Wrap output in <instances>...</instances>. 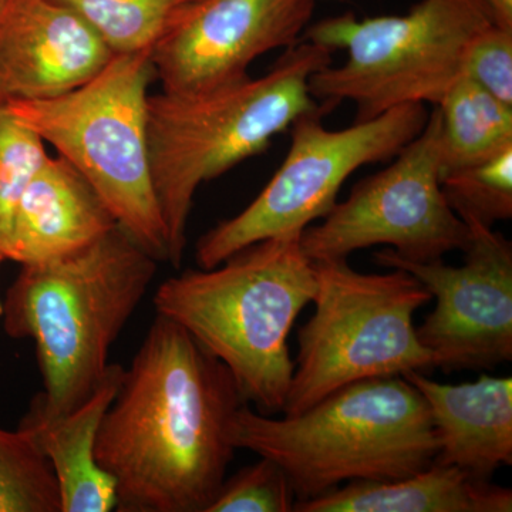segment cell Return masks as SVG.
<instances>
[{
	"label": "cell",
	"mask_w": 512,
	"mask_h": 512,
	"mask_svg": "<svg viewBox=\"0 0 512 512\" xmlns=\"http://www.w3.org/2000/svg\"><path fill=\"white\" fill-rule=\"evenodd\" d=\"M244 397L228 367L157 315L104 414L96 460L119 512H207L237 448Z\"/></svg>",
	"instance_id": "1"
},
{
	"label": "cell",
	"mask_w": 512,
	"mask_h": 512,
	"mask_svg": "<svg viewBox=\"0 0 512 512\" xmlns=\"http://www.w3.org/2000/svg\"><path fill=\"white\" fill-rule=\"evenodd\" d=\"M158 261L120 225L79 251L23 265L3 302L10 338L32 339L50 414L93 396L109 372V353L157 274Z\"/></svg>",
	"instance_id": "2"
},
{
	"label": "cell",
	"mask_w": 512,
	"mask_h": 512,
	"mask_svg": "<svg viewBox=\"0 0 512 512\" xmlns=\"http://www.w3.org/2000/svg\"><path fill=\"white\" fill-rule=\"evenodd\" d=\"M299 238L256 242L214 268L171 276L154 295L157 315L221 360L259 413L284 412L293 373L288 338L316 292Z\"/></svg>",
	"instance_id": "3"
},
{
	"label": "cell",
	"mask_w": 512,
	"mask_h": 512,
	"mask_svg": "<svg viewBox=\"0 0 512 512\" xmlns=\"http://www.w3.org/2000/svg\"><path fill=\"white\" fill-rule=\"evenodd\" d=\"M332 64V53L309 42L285 50L259 79L210 92L148 97L151 178L168 241V262L180 268L195 192L235 165L264 153L272 138L319 104L309 80Z\"/></svg>",
	"instance_id": "4"
},
{
	"label": "cell",
	"mask_w": 512,
	"mask_h": 512,
	"mask_svg": "<svg viewBox=\"0 0 512 512\" xmlns=\"http://www.w3.org/2000/svg\"><path fill=\"white\" fill-rule=\"evenodd\" d=\"M231 441L275 461L296 501L352 481L394 480L430 467L437 439L426 400L403 376L348 384L305 412L274 417L242 404Z\"/></svg>",
	"instance_id": "5"
},
{
	"label": "cell",
	"mask_w": 512,
	"mask_h": 512,
	"mask_svg": "<svg viewBox=\"0 0 512 512\" xmlns=\"http://www.w3.org/2000/svg\"><path fill=\"white\" fill-rule=\"evenodd\" d=\"M154 80L151 50L124 53L70 92L12 101L5 109L93 185L117 224L148 254L168 262L148 154V87Z\"/></svg>",
	"instance_id": "6"
},
{
	"label": "cell",
	"mask_w": 512,
	"mask_h": 512,
	"mask_svg": "<svg viewBox=\"0 0 512 512\" xmlns=\"http://www.w3.org/2000/svg\"><path fill=\"white\" fill-rule=\"evenodd\" d=\"M493 23L481 0H420L402 16L357 19L349 12L319 20L301 42L348 56L313 74L309 92L326 111L352 101L356 121L404 104L437 106L463 73L471 40Z\"/></svg>",
	"instance_id": "7"
},
{
	"label": "cell",
	"mask_w": 512,
	"mask_h": 512,
	"mask_svg": "<svg viewBox=\"0 0 512 512\" xmlns=\"http://www.w3.org/2000/svg\"><path fill=\"white\" fill-rule=\"evenodd\" d=\"M312 262L315 312L298 332V355L282 413L305 412L360 380L433 369L414 325V313L433 298L414 276L402 269L362 274L348 259Z\"/></svg>",
	"instance_id": "8"
},
{
	"label": "cell",
	"mask_w": 512,
	"mask_h": 512,
	"mask_svg": "<svg viewBox=\"0 0 512 512\" xmlns=\"http://www.w3.org/2000/svg\"><path fill=\"white\" fill-rule=\"evenodd\" d=\"M326 113L319 104L293 121L288 154L261 194L198 239V268H214L265 239L301 235L332 211L350 175L363 165L392 160L429 119L424 104H404L375 119L329 130L322 124Z\"/></svg>",
	"instance_id": "9"
},
{
	"label": "cell",
	"mask_w": 512,
	"mask_h": 512,
	"mask_svg": "<svg viewBox=\"0 0 512 512\" xmlns=\"http://www.w3.org/2000/svg\"><path fill=\"white\" fill-rule=\"evenodd\" d=\"M392 164L355 185L322 224L309 225L299 244L311 261L348 259L359 249L387 245L414 262L464 251L466 222L441 190L440 116L429 113L423 131L392 158Z\"/></svg>",
	"instance_id": "10"
},
{
	"label": "cell",
	"mask_w": 512,
	"mask_h": 512,
	"mask_svg": "<svg viewBox=\"0 0 512 512\" xmlns=\"http://www.w3.org/2000/svg\"><path fill=\"white\" fill-rule=\"evenodd\" d=\"M470 241L464 264L443 259L414 262L393 249L375 261L414 276L436 306L416 328L433 366L444 372L488 370L512 360V245L493 228L466 222Z\"/></svg>",
	"instance_id": "11"
},
{
	"label": "cell",
	"mask_w": 512,
	"mask_h": 512,
	"mask_svg": "<svg viewBox=\"0 0 512 512\" xmlns=\"http://www.w3.org/2000/svg\"><path fill=\"white\" fill-rule=\"evenodd\" d=\"M318 0H200L151 49L163 92H210L248 79L259 56L301 42Z\"/></svg>",
	"instance_id": "12"
},
{
	"label": "cell",
	"mask_w": 512,
	"mask_h": 512,
	"mask_svg": "<svg viewBox=\"0 0 512 512\" xmlns=\"http://www.w3.org/2000/svg\"><path fill=\"white\" fill-rule=\"evenodd\" d=\"M99 35L53 0H0V109L89 82L113 59Z\"/></svg>",
	"instance_id": "13"
},
{
	"label": "cell",
	"mask_w": 512,
	"mask_h": 512,
	"mask_svg": "<svg viewBox=\"0 0 512 512\" xmlns=\"http://www.w3.org/2000/svg\"><path fill=\"white\" fill-rule=\"evenodd\" d=\"M106 202L69 161L47 154L20 195L3 256L36 265L79 251L116 227Z\"/></svg>",
	"instance_id": "14"
},
{
	"label": "cell",
	"mask_w": 512,
	"mask_h": 512,
	"mask_svg": "<svg viewBox=\"0 0 512 512\" xmlns=\"http://www.w3.org/2000/svg\"><path fill=\"white\" fill-rule=\"evenodd\" d=\"M426 400L437 439L434 463L491 480L512 464V379L481 375L476 382L444 384L424 372L403 375Z\"/></svg>",
	"instance_id": "15"
},
{
	"label": "cell",
	"mask_w": 512,
	"mask_h": 512,
	"mask_svg": "<svg viewBox=\"0 0 512 512\" xmlns=\"http://www.w3.org/2000/svg\"><path fill=\"white\" fill-rule=\"evenodd\" d=\"M123 366L111 363L106 379L82 406L50 414L32 400L19 430L35 441L52 466L59 484L62 512L116 511V484L96 460L100 424L123 383Z\"/></svg>",
	"instance_id": "16"
},
{
	"label": "cell",
	"mask_w": 512,
	"mask_h": 512,
	"mask_svg": "<svg viewBox=\"0 0 512 512\" xmlns=\"http://www.w3.org/2000/svg\"><path fill=\"white\" fill-rule=\"evenodd\" d=\"M511 511L510 488L437 463L394 480L352 481L293 507V512Z\"/></svg>",
	"instance_id": "17"
},
{
	"label": "cell",
	"mask_w": 512,
	"mask_h": 512,
	"mask_svg": "<svg viewBox=\"0 0 512 512\" xmlns=\"http://www.w3.org/2000/svg\"><path fill=\"white\" fill-rule=\"evenodd\" d=\"M441 177L512 148V107L461 74L437 104Z\"/></svg>",
	"instance_id": "18"
},
{
	"label": "cell",
	"mask_w": 512,
	"mask_h": 512,
	"mask_svg": "<svg viewBox=\"0 0 512 512\" xmlns=\"http://www.w3.org/2000/svg\"><path fill=\"white\" fill-rule=\"evenodd\" d=\"M83 19L114 55L157 45L200 0H53Z\"/></svg>",
	"instance_id": "19"
},
{
	"label": "cell",
	"mask_w": 512,
	"mask_h": 512,
	"mask_svg": "<svg viewBox=\"0 0 512 512\" xmlns=\"http://www.w3.org/2000/svg\"><path fill=\"white\" fill-rule=\"evenodd\" d=\"M0 512H62L52 466L19 429H0Z\"/></svg>",
	"instance_id": "20"
},
{
	"label": "cell",
	"mask_w": 512,
	"mask_h": 512,
	"mask_svg": "<svg viewBox=\"0 0 512 512\" xmlns=\"http://www.w3.org/2000/svg\"><path fill=\"white\" fill-rule=\"evenodd\" d=\"M444 197L464 222L493 228L512 218V148L441 177Z\"/></svg>",
	"instance_id": "21"
},
{
	"label": "cell",
	"mask_w": 512,
	"mask_h": 512,
	"mask_svg": "<svg viewBox=\"0 0 512 512\" xmlns=\"http://www.w3.org/2000/svg\"><path fill=\"white\" fill-rule=\"evenodd\" d=\"M47 157L45 143L5 107L0 109V254L13 212L30 178ZM3 255V254H2Z\"/></svg>",
	"instance_id": "22"
},
{
	"label": "cell",
	"mask_w": 512,
	"mask_h": 512,
	"mask_svg": "<svg viewBox=\"0 0 512 512\" xmlns=\"http://www.w3.org/2000/svg\"><path fill=\"white\" fill-rule=\"evenodd\" d=\"M296 495L291 481L275 461L258 463L225 478L207 512H293Z\"/></svg>",
	"instance_id": "23"
},
{
	"label": "cell",
	"mask_w": 512,
	"mask_h": 512,
	"mask_svg": "<svg viewBox=\"0 0 512 512\" xmlns=\"http://www.w3.org/2000/svg\"><path fill=\"white\" fill-rule=\"evenodd\" d=\"M463 76L512 107V29L488 26L466 50Z\"/></svg>",
	"instance_id": "24"
},
{
	"label": "cell",
	"mask_w": 512,
	"mask_h": 512,
	"mask_svg": "<svg viewBox=\"0 0 512 512\" xmlns=\"http://www.w3.org/2000/svg\"><path fill=\"white\" fill-rule=\"evenodd\" d=\"M493 16L495 25L512 29V0H481Z\"/></svg>",
	"instance_id": "25"
},
{
	"label": "cell",
	"mask_w": 512,
	"mask_h": 512,
	"mask_svg": "<svg viewBox=\"0 0 512 512\" xmlns=\"http://www.w3.org/2000/svg\"><path fill=\"white\" fill-rule=\"evenodd\" d=\"M6 261L5 256L0 254V265H2V262ZM3 316V302H0V319H2Z\"/></svg>",
	"instance_id": "26"
}]
</instances>
